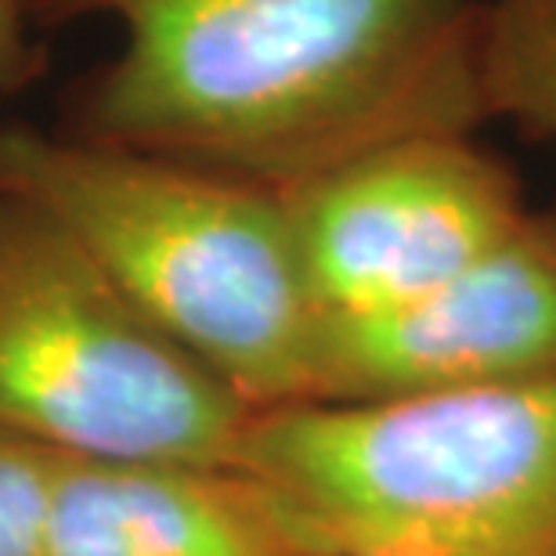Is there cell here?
<instances>
[{
    "instance_id": "cell-1",
    "label": "cell",
    "mask_w": 556,
    "mask_h": 556,
    "mask_svg": "<svg viewBox=\"0 0 556 556\" xmlns=\"http://www.w3.org/2000/svg\"><path fill=\"white\" fill-rule=\"evenodd\" d=\"M488 0H26L33 29L113 22L62 135L293 188L488 119Z\"/></svg>"
},
{
    "instance_id": "cell-2",
    "label": "cell",
    "mask_w": 556,
    "mask_h": 556,
    "mask_svg": "<svg viewBox=\"0 0 556 556\" xmlns=\"http://www.w3.org/2000/svg\"><path fill=\"white\" fill-rule=\"evenodd\" d=\"M0 192L59 225L257 413L311 402L326 315L278 188L0 124Z\"/></svg>"
},
{
    "instance_id": "cell-4",
    "label": "cell",
    "mask_w": 556,
    "mask_h": 556,
    "mask_svg": "<svg viewBox=\"0 0 556 556\" xmlns=\"http://www.w3.org/2000/svg\"><path fill=\"white\" fill-rule=\"evenodd\" d=\"M257 408L0 192V427L54 455L231 463Z\"/></svg>"
},
{
    "instance_id": "cell-7",
    "label": "cell",
    "mask_w": 556,
    "mask_h": 556,
    "mask_svg": "<svg viewBox=\"0 0 556 556\" xmlns=\"http://www.w3.org/2000/svg\"><path fill=\"white\" fill-rule=\"evenodd\" d=\"M43 556H326L286 498L231 463L54 455Z\"/></svg>"
},
{
    "instance_id": "cell-9",
    "label": "cell",
    "mask_w": 556,
    "mask_h": 556,
    "mask_svg": "<svg viewBox=\"0 0 556 556\" xmlns=\"http://www.w3.org/2000/svg\"><path fill=\"white\" fill-rule=\"evenodd\" d=\"M54 452L0 427V556H43Z\"/></svg>"
},
{
    "instance_id": "cell-8",
    "label": "cell",
    "mask_w": 556,
    "mask_h": 556,
    "mask_svg": "<svg viewBox=\"0 0 556 556\" xmlns=\"http://www.w3.org/2000/svg\"><path fill=\"white\" fill-rule=\"evenodd\" d=\"M481 84L488 119L556 141V0H488Z\"/></svg>"
},
{
    "instance_id": "cell-10",
    "label": "cell",
    "mask_w": 556,
    "mask_h": 556,
    "mask_svg": "<svg viewBox=\"0 0 556 556\" xmlns=\"http://www.w3.org/2000/svg\"><path fill=\"white\" fill-rule=\"evenodd\" d=\"M43 40L37 37L26 0H0V102L37 80L43 73Z\"/></svg>"
},
{
    "instance_id": "cell-3",
    "label": "cell",
    "mask_w": 556,
    "mask_h": 556,
    "mask_svg": "<svg viewBox=\"0 0 556 556\" xmlns=\"http://www.w3.org/2000/svg\"><path fill=\"white\" fill-rule=\"evenodd\" d=\"M239 466L326 556H556V376L268 408Z\"/></svg>"
},
{
    "instance_id": "cell-5",
    "label": "cell",
    "mask_w": 556,
    "mask_h": 556,
    "mask_svg": "<svg viewBox=\"0 0 556 556\" xmlns=\"http://www.w3.org/2000/svg\"><path fill=\"white\" fill-rule=\"evenodd\" d=\"M326 321L433 293L528 214L509 166L473 135H419L278 188Z\"/></svg>"
},
{
    "instance_id": "cell-6",
    "label": "cell",
    "mask_w": 556,
    "mask_h": 556,
    "mask_svg": "<svg viewBox=\"0 0 556 556\" xmlns=\"http://www.w3.org/2000/svg\"><path fill=\"white\" fill-rule=\"evenodd\" d=\"M556 376V210L405 307L326 321L311 402H383Z\"/></svg>"
}]
</instances>
